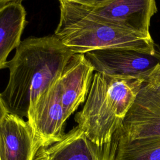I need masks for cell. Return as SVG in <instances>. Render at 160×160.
Here are the masks:
<instances>
[{
  "label": "cell",
  "instance_id": "obj_1",
  "mask_svg": "<svg viewBox=\"0 0 160 160\" xmlns=\"http://www.w3.org/2000/svg\"><path fill=\"white\" fill-rule=\"evenodd\" d=\"M74 54L55 34L21 41L7 62L9 79L1 93L8 112L27 118L29 107L59 78Z\"/></svg>",
  "mask_w": 160,
  "mask_h": 160
},
{
  "label": "cell",
  "instance_id": "obj_2",
  "mask_svg": "<svg viewBox=\"0 0 160 160\" xmlns=\"http://www.w3.org/2000/svg\"><path fill=\"white\" fill-rule=\"evenodd\" d=\"M145 83L102 73L93 74L86 102L74 118L78 126L95 144L110 142Z\"/></svg>",
  "mask_w": 160,
  "mask_h": 160
},
{
  "label": "cell",
  "instance_id": "obj_3",
  "mask_svg": "<svg viewBox=\"0 0 160 160\" xmlns=\"http://www.w3.org/2000/svg\"><path fill=\"white\" fill-rule=\"evenodd\" d=\"M59 1L60 19L54 34L74 54L114 48H129L150 54L156 52L151 37L93 19L76 4Z\"/></svg>",
  "mask_w": 160,
  "mask_h": 160
},
{
  "label": "cell",
  "instance_id": "obj_4",
  "mask_svg": "<svg viewBox=\"0 0 160 160\" xmlns=\"http://www.w3.org/2000/svg\"><path fill=\"white\" fill-rule=\"evenodd\" d=\"M84 54L97 72L118 78L141 79L145 82L160 62V52L150 54L129 48L97 49Z\"/></svg>",
  "mask_w": 160,
  "mask_h": 160
},
{
  "label": "cell",
  "instance_id": "obj_5",
  "mask_svg": "<svg viewBox=\"0 0 160 160\" xmlns=\"http://www.w3.org/2000/svg\"><path fill=\"white\" fill-rule=\"evenodd\" d=\"M76 4L90 18L151 37L150 21L157 12L155 0H108L95 7Z\"/></svg>",
  "mask_w": 160,
  "mask_h": 160
},
{
  "label": "cell",
  "instance_id": "obj_6",
  "mask_svg": "<svg viewBox=\"0 0 160 160\" xmlns=\"http://www.w3.org/2000/svg\"><path fill=\"white\" fill-rule=\"evenodd\" d=\"M119 129L111 141L99 146L76 126L58 141L38 149L34 160H115Z\"/></svg>",
  "mask_w": 160,
  "mask_h": 160
},
{
  "label": "cell",
  "instance_id": "obj_7",
  "mask_svg": "<svg viewBox=\"0 0 160 160\" xmlns=\"http://www.w3.org/2000/svg\"><path fill=\"white\" fill-rule=\"evenodd\" d=\"M27 118L40 148L48 146L63 136L66 119L58 79L29 107Z\"/></svg>",
  "mask_w": 160,
  "mask_h": 160
},
{
  "label": "cell",
  "instance_id": "obj_8",
  "mask_svg": "<svg viewBox=\"0 0 160 160\" xmlns=\"http://www.w3.org/2000/svg\"><path fill=\"white\" fill-rule=\"evenodd\" d=\"M119 138L126 141L160 139V96L146 82L125 116Z\"/></svg>",
  "mask_w": 160,
  "mask_h": 160
},
{
  "label": "cell",
  "instance_id": "obj_9",
  "mask_svg": "<svg viewBox=\"0 0 160 160\" xmlns=\"http://www.w3.org/2000/svg\"><path fill=\"white\" fill-rule=\"evenodd\" d=\"M93 66L84 54H74L63 68L58 81L66 121L87 98Z\"/></svg>",
  "mask_w": 160,
  "mask_h": 160
},
{
  "label": "cell",
  "instance_id": "obj_10",
  "mask_svg": "<svg viewBox=\"0 0 160 160\" xmlns=\"http://www.w3.org/2000/svg\"><path fill=\"white\" fill-rule=\"evenodd\" d=\"M39 148L28 121L8 113L0 122L1 160H34Z\"/></svg>",
  "mask_w": 160,
  "mask_h": 160
},
{
  "label": "cell",
  "instance_id": "obj_11",
  "mask_svg": "<svg viewBox=\"0 0 160 160\" xmlns=\"http://www.w3.org/2000/svg\"><path fill=\"white\" fill-rule=\"evenodd\" d=\"M26 16L21 2L0 8V69L6 68L9 54L21 42V37L27 24Z\"/></svg>",
  "mask_w": 160,
  "mask_h": 160
},
{
  "label": "cell",
  "instance_id": "obj_12",
  "mask_svg": "<svg viewBox=\"0 0 160 160\" xmlns=\"http://www.w3.org/2000/svg\"><path fill=\"white\" fill-rule=\"evenodd\" d=\"M115 160H160V139L126 141L119 138Z\"/></svg>",
  "mask_w": 160,
  "mask_h": 160
},
{
  "label": "cell",
  "instance_id": "obj_13",
  "mask_svg": "<svg viewBox=\"0 0 160 160\" xmlns=\"http://www.w3.org/2000/svg\"><path fill=\"white\" fill-rule=\"evenodd\" d=\"M146 84L160 96V62L149 74Z\"/></svg>",
  "mask_w": 160,
  "mask_h": 160
},
{
  "label": "cell",
  "instance_id": "obj_14",
  "mask_svg": "<svg viewBox=\"0 0 160 160\" xmlns=\"http://www.w3.org/2000/svg\"><path fill=\"white\" fill-rule=\"evenodd\" d=\"M70 2L78 4L88 7H95L99 6L108 0H64Z\"/></svg>",
  "mask_w": 160,
  "mask_h": 160
},
{
  "label": "cell",
  "instance_id": "obj_15",
  "mask_svg": "<svg viewBox=\"0 0 160 160\" xmlns=\"http://www.w3.org/2000/svg\"><path fill=\"white\" fill-rule=\"evenodd\" d=\"M8 111L5 106V104L1 98V94L0 93V122L4 119V118L8 114Z\"/></svg>",
  "mask_w": 160,
  "mask_h": 160
},
{
  "label": "cell",
  "instance_id": "obj_16",
  "mask_svg": "<svg viewBox=\"0 0 160 160\" xmlns=\"http://www.w3.org/2000/svg\"><path fill=\"white\" fill-rule=\"evenodd\" d=\"M23 0H0V8L11 3L21 2Z\"/></svg>",
  "mask_w": 160,
  "mask_h": 160
},
{
  "label": "cell",
  "instance_id": "obj_17",
  "mask_svg": "<svg viewBox=\"0 0 160 160\" xmlns=\"http://www.w3.org/2000/svg\"><path fill=\"white\" fill-rule=\"evenodd\" d=\"M0 160H1V159H0Z\"/></svg>",
  "mask_w": 160,
  "mask_h": 160
}]
</instances>
